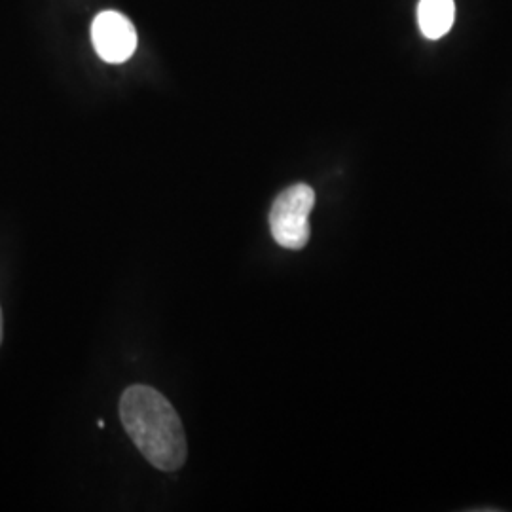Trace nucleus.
I'll return each instance as SVG.
<instances>
[{
  "label": "nucleus",
  "mask_w": 512,
  "mask_h": 512,
  "mask_svg": "<svg viewBox=\"0 0 512 512\" xmlns=\"http://www.w3.org/2000/svg\"><path fill=\"white\" fill-rule=\"evenodd\" d=\"M93 48L107 63H124L137 50V31L124 14L107 10L93 19Z\"/></svg>",
  "instance_id": "3"
},
{
  "label": "nucleus",
  "mask_w": 512,
  "mask_h": 512,
  "mask_svg": "<svg viewBox=\"0 0 512 512\" xmlns=\"http://www.w3.org/2000/svg\"><path fill=\"white\" fill-rule=\"evenodd\" d=\"M2 334H4V321H2V311H0V344H2Z\"/></svg>",
  "instance_id": "5"
},
{
  "label": "nucleus",
  "mask_w": 512,
  "mask_h": 512,
  "mask_svg": "<svg viewBox=\"0 0 512 512\" xmlns=\"http://www.w3.org/2000/svg\"><path fill=\"white\" fill-rule=\"evenodd\" d=\"M313 207L315 192L311 186L304 183L289 186L275 198L270 209V230L279 247L300 251L308 245Z\"/></svg>",
  "instance_id": "2"
},
{
  "label": "nucleus",
  "mask_w": 512,
  "mask_h": 512,
  "mask_svg": "<svg viewBox=\"0 0 512 512\" xmlns=\"http://www.w3.org/2000/svg\"><path fill=\"white\" fill-rule=\"evenodd\" d=\"M122 425L148 463L175 473L188 458L183 421L173 404L150 385H131L120 399Z\"/></svg>",
  "instance_id": "1"
},
{
  "label": "nucleus",
  "mask_w": 512,
  "mask_h": 512,
  "mask_svg": "<svg viewBox=\"0 0 512 512\" xmlns=\"http://www.w3.org/2000/svg\"><path fill=\"white\" fill-rule=\"evenodd\" d=\"M456 21L454 0H420L418 23L421 35L429 40L444 37Z\"/></svg>",
  "instance_id": "4"
}]
</instances>
